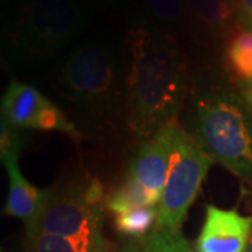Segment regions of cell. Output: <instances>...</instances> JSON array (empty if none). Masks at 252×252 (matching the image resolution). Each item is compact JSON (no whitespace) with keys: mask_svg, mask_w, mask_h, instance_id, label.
<instances>
[{"mask_svg":"<svg viewBox=\"0 0 252 252\" xmlns=\"http://www.w3.org/2000/svg\"><path fill=\"white\" fill-rule=\"evenodd\" d=\"M119 252H144L142 244L137 241H127V243L119 250Z\"/></svg>","mask_w":252,"mask_h":252,"instance_id":"20","label":"cell"},{"mask_svg":"<svg viewBox=\"0 0 252 252\" xmlns=\"http://www.w3.org/2000/svg\"><path fill=\"white\" fill-rule=\"evenodd\" d=\"M94 1H97L101 6H111V4H115L118 0H94Z\"/></svg>","mask_w":252,"mask_h":252,"instance_id":"22","label":"cell"},{"mask_svg":"<svg viewBox=\"0 0 252 252\" xmlns=\"http://www.w3.org/2000/svg\"><path fill=\"white\" fill-rule=\"evenodd\" d=\"M56 80L63 95L93 114L114 108L121 93L114 54L95 41L76 49L59 67Z\"/></svg>","mask_w":252,"mask_h":252,"instance_id":"5","label":"cell"},{"mask_svg":"<svg viewBox=\"0 0 252 252\" xmlns=\"http://www.w3.org/2000/svg\"><path fill=\"white\" fill-rule=\"evenodd\" d=\"M187 10L192 20L210 35L227 32L235 16V11L225 0H187Z\"/></svg>","mask_w":252,"mask_h":252,"instance_id":"11","label":"cell"},{"mask_svg":"<svg viewBox=\"0 0 252 252\" xmlns=\"http://www.w3.org/2000/svg\"><path fill=\"white\" fill-rule=\"evenodd\" d=\"M158 212L154 206H137L114 215V225L119 234L132 240H143L157 225Z\"/></svg>","mask_w":252,"mask_h":252,"instance_id":"12","label":"cell"},{"mask_svg":"<svg viewBox=\"0 0 252 252\" xmlns=\"http://www.w3.org/2000/svg\"><path fill=\"white\" fill-rule=\"evenodd\" d=\"M147 10L164 26H178L187 14V0H144Z\"/></svg>","mask_w":252,"mask_h":252,"instance_id":"16","label":"cell"},{"mask_svg":"<svg viewBox=\"0 0 252 252\" xmlns=\"http://www.w3.org/2000/svg\"><path fill=\"white\" fill-rule=\"evenodd\" d=\"M84 28V11L76 0H28L10 32L20 58L41 61L58 54Z\"/></svg>","mask_w":252,"mask_h":252,"instance_id":"3","label":"cell"},{"mask_svg":"<svg viewBox=\"0 0 252 252\" xmlns=\"http://www.w3.org/2000/svg\"><path fill=\"white\" fill-rule=\"evenodd\" d=\"M235 20L245 31H252V0H241Z\"/></svg>","mask_w":252,"mask_h":252,"instance_id":"18","label":"cell"},{"mask_svg":"<svg viewBox=\"0 0 252 252\" xmlns=\"http://www.w3.org/2000/svg\"><path fill=\"white\" fill-rule=\"evenodd\" d=\"M172 130L174 125L143 142L125 175L143 190L150 206L157 207L161 200L171 153Z\"/></svg>","mask_w":252,"mask_h":252,"instance_id":"8","label":"cell"},{"mask_svg":"<svg viewBox=\"0 0 252 252\" xmlns=\"http://www.w3.org/2000/svg\"><path fill=\"white\" fill-rule=\"evenodd\" d=\"M9 177V192L3 213L20 219L26 225L27 245L38 234V225L51 198L52 189L36 188L26 180L18 167V157L3 160Z\"/></svg>","mask_w":252,"mask_h":252,"instance_id":"10","label":"cell"},{"mask_svg":"<svg viewBox=\"0 0 252 252\" xmlns=\"http://www.w3.org/2000/svg\"><path fill=\"white\" fill-rule=\"evenodd\" d=\"M126 44L127 122L143 143L175 125L188 93V66L177 39L158 28L133 27Z\"/></svg>","mask_w":252,"mask_h":252,"instance_id":"1","label":"cell"},{"mask_svg":"<svg viewBox=\"0 0 252 252\" xmlns=\"http://www.w3.org/2000/svg\"><path fill=\"white\" fill-rule=\"evenodd\" d=\"M238 94L252 111V80L238 81Z\"/></svg>","mask_w":252,"mask_h":252,"instance_id":"19","label":"cell"},{"mask_svg":"<svg viewBox=\"0 0 252 252\" xmlns=\"http://www.w3.org/2000/svg\"><path fill=\"white\" fill-rule=\"evenodd\" d=\"M105 207L107 196L98 180L63 184L52 189L38 225V234L70 240L102 238Z\"/></svg>","mask_w":252,"mask_h":252,"instance_id":"6","label":"cell"},{"mask_svg":"<svg viewBox=\"0 0 252 252\" xmlns=\"http://www.w3.org/2000/svg\"><path fill=\"white\" fill-rule=\"evenodd\" d=\"M225 59L238 81L252 80V31H245L231 38Z\"/></svg>","mask_w":252,"mask_h":252,"instance_id":"14","label":"cell"},{"mask_svg":"<svg viewBox=\"0 0 252 252\" xmlns=\"http://www.w3.org/2000/svg\"><path fill=\"white\" fill-rule=\"evenodd\" d=\"M18 129L7 122L1 121L0 126V157L1 161L10 157H18L20 150L24 144V135Z\"/></svg>","mask_w":252,"mask_h":252,"instance_id":"17","label":"cell"},{"mask_svg":"<svg viewBox=\"0 0 252 252\" xmlns=\"http://www.w3.org/2000/svg\"><path fill=\"white\" fill-rule=\"evenodd\" d=\"M1 121L18 129L66 133L74 140L81 135L66 114L35 87L11 81L1 99Z\"/></svg>","mask_w":252,"mask_h":252,"instance_id":"7","label":"cell"},{"mask_svg":"<svg viewBox=\"0 0 252 252\" xmlns=\"http://www.w3.org/2000/svg\"><path fill=\"white\" fill-rule=\"evenodd\" d=\"M144 252H195L181 231L156 227L140 241Z\"/></svg>","mask_w":252,"mask_h":252,"instance_id":"15","label":"cell"},{"mask_svg":"<svg viewBox=\"0 0 252 252\" xmlns=\"http://www.w3.org/2000/svg\"><path fill=\"white\" fill-rule=\"evenodd\" d=\"M245 252H252V234L251 238H250V243H248V247H247V251Z\"/></svg>","mask_w":252,"mask_h":252,"instance_id":"23","label":"cell"},{"mask_svg":"<svg viewBox=\"0 0 252 252\" xmlns=\"http://www.w3.org/2000/svg\"><path fill=\"white\" fill-rule=\"evenodd\" d=\"M251 234L252 216L209 205L195 241V252H245Z\"/></svg>","mask_w":252,"mask_h":252,"instance_id":"9","label":"cell"},{"mask_svg":"<svg viewBox=\"0 0 252 252\" xmlns=\"http://www.w3.org/2000/svg\"><path fill=\"white\" fill-rule=\"evenodd\" d=\"M213 162L193 133L174 125L167 180L157 206L156 227L181 231Z\"/></svg>","mask_w":252,"mask_h":252,"instance_id":"4","label":"cell"},{"mask_svg":"<svg viewBox=\"0 0 252 252\" xmlns=\"http://www.w3.org/2000/svg\"><path fill=\"white\" fill-rule=\"evenodd\" d=\"M227 1V4L231 7V9L235 11V16H237V10L240 7V3H241V0H225Z\"/></svg>","mask_w":252,"mask_h":252,"instance_id":"21","label":"cell"},{"mask_svg":"<svg viewBox=\"0 0 252 252\" xmlns=\"http://www.w3.org/2000/svg\"><path fill=\"white\" fill-rule=\"evenodd\" d=\"M193 136L213 158L252 185V111L227 87L202 90L193 99Z\"/></svg>","mask_w":252,"mask_h":252,"instance_id":"2","label":"cell"},{"mask_svg":"<svg viewBox=\"0 0 252 252\" xmlns=\"http://www.w3.org/2000/svg\"><path fill=\"white\" fill-rule=\"evenodd\" d=\"M28 252H112V250L104 237L97 240H70L38 234L28 244Z\"/></svg>","mask_w":252,"mask_h":252,"instance_id":"13","label":"cell"}]
</instances>
